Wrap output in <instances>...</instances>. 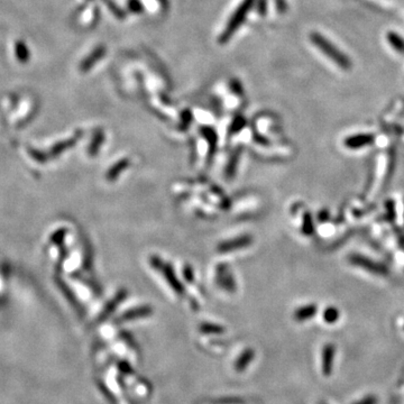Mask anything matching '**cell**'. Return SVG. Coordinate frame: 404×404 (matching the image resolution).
Wrapping results in <instances>:
<instances>
[{"label": "cell", "mask_w": 404, "mask_h": 404, "mask_svg": "<svg viewBox=\"0 0 404 404\" xmlns=\"http://www.w3.org/2000/svg\"><path fill=\"white\" fill-rule=\"evenodd\" d=\"M255 2L256 0H244V2L237 7L235 13L232 14V16L230 17L229 22H228L226 29L220 35L219 38L220 43L222 44L227 43L228 41L231 38V36L237 32L238 28L240 27V25L245 22L248 13L251 12L252 7L255 5Z\"/></svg>", "instance_id": "1"}, {"label": "cell", "mask_w": 404, "mask_h": 404, "mask_svg": "<svg viewBox=\"0 0 404 404\" xmlns=\"http://www.w3.org/2000/svg\"><path fill=\"white\" fill-rule=\"evenodd\" d=\"M311 41L313 42V44H315V46H317V48L321 52H322V53L327 55L330 60L335 61L336 64H338L340 67L348 69V67L350 66L349 60L347 59L346 56L341 53V52H339L338 49H336L333 44L328 42V41L325 37H322L320 34L312 33Z\"/></svg>", "instance_id": "2"}, {"label": "cell", "mask_w": 404, "mask_h": 404, "mask_svg": "<svg viewBox=\"0 0 404 404\" xmlns=\"http://www.w3.org/2000/svg\"><path fill=\"white\" fill-rule=\"evenodd\" d=\"M149 264H151V266L156 269V271H159L163 274L165 279H167L168 283L171 286V288H172L175 292H177L178 294L184 293L183 284L179 281L177 275H175V273L173 271V267L171 266L170 264L164 263L163 260H160V258L156 255H153L149 257Z\"/></svg>", "instance_id": "3"}, {"label": "cell", "mask_w": 404, "mask_h": 404, "mask_svg": "<svg viewBox=\"0 0 404 404\" xmlns=\"http://www.w3.org/2000/svg\"><path fill=\"white\" fill-rule=\"evenodd\" d=\"M348 260L349 263L353 264V265L364 268L365 271L376 274V275H386V274H388V269L386 266H384L381 263L374 262L369 257L358 255V254H353V255L348 257Z\"/></svg>", "instance_id": "4"}, {"label": "cell", "mask_w": 404, "mask_h": 404, "mask_svg": "<svg viewBox=\"0 0 404 404\" xmlns=\"http://www.w3.org/2000/svg\"><path fill=\"white\" fill-rule=\"evenodd\" d=\"M253 241V238L248 235L240 236L234 238V239L222 241L220 244L217 246V251L219 253H229L231 251L240 250V248H245L247 246H250Z\"/></svg>", "instance_id": "5"}, {"label": "cell", "mask_w": 404, "mask_h": 404, "mask_svg": "<svg viewBox=\"0 0 404 404\" xmlns=\"http://www.w3.org/2000/svg\"><path fill=\"white\" fill-rule=\"evenodd\" d=\"M217 283L228 292H234L236 290L235 279L232 278L229 268L226 264H220L217 267Z\"/></svg>", "instance_id": "6"}, {"label": "cell", "mask_w": 404, "mask_h": 404, "mask_svg": "<svg viewBox=\"0 0 404 404\" xmlns=\"http://www.w3.org/2000/svg\"><path fill=\"white\" fill-rule=\"evenodd\" d=\"M336 355V347L333 344H327L322 348L321 354V369H322L324 375L329 376L334 371V362Z\"/></svg>", "instance_id": "7"}, {"label": "cell", "mask_w": 404, "mask_h": 404, "mask_svg": "<svg viewBox=\"0 0 404 404\" xmlns=\"http://www.w3.org/2000/svg\"><path fill=\"white\" fill-rule=\"evenodd\" d=\"M375 137L372 134H358L349 136L345 139L344 145L349 149H358L365 146H370L374 143Z\"/></svg>", "instance_id": "8"}, {"label": "cell", "mask_w": 404, "mask_h": 404, "mask_svg": "<svg viewBox=\"0 0 404 404\" xmlns=\"http://www.w3.org/2000/svg\"><path fill=\"white\" fill-rule=\"evenodd\" d=\"M152 313H153V309L149 307V305H142V307L134 308V309L128 310V311H126V312H124L120 317L117 318L116 322L122 324V322H124V321L146 318V317H149Z\"/></svg>", "instance_id": "9"}, {"label": "cell", "mask_w": 404, "mask_h": 404, "mask_svg": "<svg viewBox=\"0 0 404 404\" xmlns=\"http://www.w3.org/2000/svg\"><path fill=\"white\" fill-rule=\"evenodd\" d=\"M106 54V48L105 46H98L95 50H93L91 53L87 56V58L84 59V61L81 62V64L79 66V69L81 72H86L89 71L90 69H92L95 64L97 63L98 61H100L103 56Z\"/></svg>", "instance_id": "10"}, {"label": "cell", "mask_w": 404, "mask_h": 404, "mask_svg": "<svg viewBox=\"0 0 404 404\" xmlns=\"http://www.w3.org/2000/svg\"><path fill=\"white\" fill-rule=\"evenodd\" d=\"M127 294H128L127 290H125V289H120V290H119V291L117 292V294L115 295V297H113V298L110 300V302H109V303H107L105 310H103V311H102L101 319H106L107 317H109V315H110L113 311H115L118 305L120 304V303L124 301V300H125V299L127 298Z\"/></svg>", "instance_id": "11"}, {"label": "cell", "mask_w": 404, "mask_h": 404, "mask_svg": "<svg viewBox=\"0 0 404 404\" xmlns=\"http://www.w3.org/2000/svg\"><path fill=\"white\" fill-rule=\"evenodd\" d=\"M317 312H318V308L315 304L304 305V307H301V308L295 310L293 313V318H294V320L301 322V321H305V320L313 318L314 315L317 314Z\"/></svg>", "instance_id": "12"}, {"label": "cell", "mask_w": 404, "mask_h": 404, "mask_svg": "<svg viewBox=\"0 0 404 404\" xmlns=\"http://www.w3.org/2000/svg\"><path fill=\"white\" fill-rule=\"evenodd\" d=\"M129 165H131V159L129 158H123L120 160H118V162L116 164H113L110 170L108 171L107 180L111 181V182L112 181H115L124 171L129 168Z\"/></svg>", "instance_id": "13"}, {"label": "cell", "mask_w": 404, "mask_h": 404, "mask_svg": "<svg viewBox=\"0 0 404 404\" xmlns=\"http://www.w3.org/2000/svg\"><path fill=\"white\" fill-rule=\"evenodd\" d=\"M254 357H255V351H254V349H251V348L246 349L244 353L238 357V359L235 362L236 372H238V373L244 372L247 369V366L253 361Z\"/></svg>", "instance_id": "14"}, {"label": "cell", "mask_w": 404, "mask_h": 404, "mask_svg": "<svg viewBox=\"0 0 404 404\" xmlns=\"http://www.w3.org/2000/svg\"><path fill=\"white\" fill-rule=\"evenodd\" d=\"M14 51H15V56H16V59L20 62V63H26V62L29 61L30 52L28 46L26 45V43L23 42V41H16Z\"/></svg>", "instance_id": "15"}, {"label": "cell", "mask_w": 404, "mask_h": 404, "mask_svg": "<svg viewBox=\"0 0 404 404\" xmlns=\"http://www.w3.org/2000/svg\"><path fill=\"white\" fill-rule=\"evenodd\" d=\"M200 131L202 136L210 143V158H211L217 148V133L211 127H207V126L201 127Z\"/></svg>", "instance_id": "16"}, {"label": "cell", "mask_w": 404, "mask_h": 404, "mask_svg": "<svg viewBox=\"0 0 404 404\" xmlns=\"http://www.w3.org/2000/svg\"><path fill=\"white\" fill-rule=\"evenodd\" d=\"M240 154H241L240 153V148H238L237 151L234 154H232V156L230 157L229 162H228V164H227L225 174H226V178L228 180H231L232 178L235 177L236 170H237V167H238V160H239Z\"/></svg>", "instance_id": "17"}, {"label": "cell", "mask_w": 404, "mask_h": 404, "mask_svg": "<svg viewBox=\"0 0 404 404\" xmlns=\"http://www.w3.org/2000/svg\"><path fill=\"white\" fill-rule=\"evenodd\" d=\"M199 329L202 334H206V335H220V334H224V331H225V328L221 327V326L207 324V322L200 325Z\"/></svg>", "instance_id": "18"}, {"label": "cell", "mask_w": 404, "mask_h": 404, "mask_svg": "<svg viewBox=\"0 0 404 404\" xmlns=\"http://www.w3.org/2000/svg\"><path fill=\"white\" fill-rule=\"evenodd\" d=\"M302 231L304 235L311 236L314 231V226H313V220L312 217L310 215V212H305L303 215V220H302Z\"/></svg>", "instance_id": "19"}, {"label": "cell", "mask_w": 404, "mask_h": 404, "mask_svg": "<svg viewBox=\"0 0 404 404\" xmlns=\"http://www.w3.org/2000/svg\"><path fill=\"white\" fill-rule=\"evenodd\" d=\"M339 314L340 313L338 311V309L335 307H329L325 310L322 317H324V320L326 321V322L329 325H333L336 322V321H338Z\"/></svg>", "instance_id": "20"}, {"label": "cell", "mask_w": 404, "mask_h": 404, "mask_svg": "<svg viewBox=\"0 0 404 404\" xmlns=\"http://www.w3.org/2000/svg\"><path fill=\"white\" fill-rule=\"evenodd\" d=\"M385 210H386V219L390 222L394 221L395 217H396L394 202H393L392 200H387L385 202Z\"/></svg>", "instance_id": "21"}, {"label": "cell", "mask_w": 404, "mask_h": 404, "mask_svg": "<svg viewBox=\"0 0 404 404\" xmlns=\"http://www.w3.org/2000/svg\"><path fill=\"white\" fill-rule=\"evenodd\" d=\"M245 125H246V120H245L244 117H241V116L236 117L234 119V122H232L231 126H230V133L235 134V133L240 132L241 129L245 127Z\"/></svg>", "instance_id": "22"}, {"label": "cell", "mask_w": 404, "mask_h": 404, "mask_svg": "<svg viewBox=\"0 0 404 404\" xmlns=\"http://www.w3.org/2000/svg\"><path fill=\"white\" fill-rule=\"evenodd\" d=\"M379 403V398H377L375 395L370 394V395H366L365 397H362L361 400L355 402L354 404H377Z\"/></svg>", "instance_id": "23"}, {"label": "cell", "mask_w": 404, "mask_h": 404, "mask_svg": "<svg viewBox=\"0 0 404 404\" xmlns=\"http://www.w3.org/2000/svg\"><path fill=\"white\" fill-rule=\"evenodd\" d=\"M103 3H105L108 7H109V9L111 10V12L116 15V16H123L122 15V12L120 10H119V8H118V6H116L115 4H113V2L112 0H102Z\"/></svg>", "instance_id": "24"}, {"label": "cell", "mask_w": 404, "mask_h": 404, "mask_svg": "<svg viewBox=\"0 0 404 404\" xmlns=\"http://www.w3.org/2000/svg\"><path fill=\"white\" fill-rule=\"evenodd\" d=\"M102 141H103V134H102V133H99V134H98L97 136H96L95 141H93V146H92V153H93V154H95V153L97 152V149L100 147V145H101Z\"/></svg>", "instance_id": "25"}, {"label": "cell", "mask_w": 404, "mask_h": 404, "mask_svg": "<svg viewBox=\"0 0 404 404\" xmlns=\"http://www.w3.org/2000/svg\"><path fill=\"white\" fill-rule=\"evenodd\" d=\"M183 274H184V277H185L186 281L190 282V283H192V282H193L194 276H193V269H192V267L189 266V265H186V266L184 267Z\"/></svg>", "instance_id": "26"}, {"label": "cell", "mask_w": 404, "mask_h": 404, "mask_svg": "<svg viewBox=\"0 0 404 404\" xmlns=\"http://www.w3.org/2000/svg\"><path fill=\"white\" fill-rule=\"evenodd\" d=\"M122 337L124 338V340L127 341V344L129 346H132V347L136 346V344H135V341H134V337L131 334H128V331H124V333L122 334Z\"/></svg>", "instance_id": "27"}, {"label": "cell", "mask_w": 404, "mask_h": 404, "mask_svg": "<svg viewBox=\"0 0 404 404\" xmlns=\"http://www.w3.org/2000/svg\"><path fill=\"white\" fill-rule=\"evenodd\" d=\"M119 370H120V371L124 372V373H127V374H129V373H132V372H133L132 367L129 366V364H128V362H126V361L119 362Z\"/></svg>", "instance_id": "28"}, {"label": "cell", "mask_w": 404, "mask_h": 404, "mask_svg": "<svg viewBox=\"0 0 404 404\" xmlns=\"http://www.w3.org/2000/svg\"><path fill=\"white\" fill-rule=\"evenodd\" d=\"M328 218H329V217H328V212L326 211V210H325V211H321L320 214H319V220H320V221H326Z\"/></svg>", "instance_id": "29"}, {"label": "cell", "mask_w": 404, "mask_h": 404, "mask_svg": "<svg viewBox=\"0 0 404 404\" xmlns=\"http://www.w3.org/2000/svg\"><path fill=\"white\" fill-rule=\"evenodd\" d=\"M87 2H92V0H87Z\"/></svg>", "instance_id": "30"}]
</instances>
